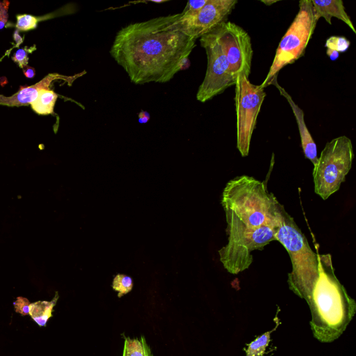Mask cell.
I'll return each instance as SVG.
<instances>
[{
    "label": "cell",
    "instance_id": "cell-12",
    "mask_svg": "<svg viewBox=\"0 0 356 356\" xmlns=\"http://www.w3.org/2000/svg\"><path fill=\"white\" fill-rule=\"evenodd\" d=\"M83 73L74 76H65L58 73L47 74L41 81L29 86H21L19 90L10 97L0 95V105L7 106H20L31 104L38 97L40 92L44 89H50L51 83L57 80L67 81L69 85Z\"/></svg>",
    "mask_w": 356,
    "mask_h": 356
},
{
    "label": "cell",
    "instance_id": "cell-27",
    "mask_svg": "<svg viewBox=\"0 0 356 356\" xmlns=\"http://www.w3.org/2000/svg\"><path fill=\"white\" fill-rule=\"evenodd\" d=\"M22 70H23L24 75L27 78H33L35 74V69L31 66L26 65Z\"/></svg>",
    "mask_w": 356,
    "mask_h": 356
},
{
    "label": "cell",
    "instance_id": "cell-23",
    "mask_svg": "<svg viewBox=\"0 0 356 356\" xmlns=\"http://www.w3.org/2000/svg\"><path fill=\"white\" fill-rule=\"evenodd\" d=\"M31 302L24 297L19 296L13 302L15 310L23 316L28 315L29 313V306Z\"/></svg>",
    "mask_w": 356,
    "mask_h": 356
},
{
    "label": "cell",
    "instance_id": "cell-4",
    "mask_svg": "<svg viewBox=\"0 0 356 356\" xmlns=\"http://www.w3.org/2000/svg\"><path fill=\"white\" fill-rule=\"evenodd\" d=\"M276 240L286 250L292 264L288 274L289 288L301 298L307 295L318 275L317 252L311 248L307 238L277 200L274 207Z\"/></svg>",
    "mask_w": 356,
    "mask_h": 356
},
{
    "label": "cell",
    "instance_id": "cell-11",
    "mask_svg": "<svg viewBox=\"0 0 356 356\" xmlns=\"http://www.w3.org/2000/svg\"><path fill=\"white\" fill-rule=\"evenodd\" d=\"M237 3L236 0H207L195 12L181 13V29L186 35L198 39L227 21Z\"/></svg>",
    "mask_w": 356,
    "mask_h": 356
},
{
    "label": "cell",
    "instance_id": "cell-24",
    "mask_svg": "<svg viewBox=\"0 0 356 356\" xmlns=\"http://www.w3.org/2000/svg\"><path fill=\"white\" fill-rule=\"evenodd\" d=\"M10 2L7 0L0 1V29L6 26L8 19V7Z\"/></svg>",
    "mask_w": 356,
    "mask_h": 356
},
{
    "label": "cell",
    "instance_id": "cell-5",
    "mask_svg": "<svg viewBox=\"0 0 356 356\" xmlns=\"http://www.w3.org/2000/svg\"><path fill=\"white\" fill-rule=\"evenodd\" d=\"M318 21L312 1H299L298 13L278 44L269 71L260 84L262 88L270 85L284 67L295 63L305 54Z\"/></svg>",
    "mask_w": 356,
    "mask_h": 356
},
{
    "label": "cell",
    "instance_id": "cell-22",
    "mask_svg": "<svg viewBox=\"0 0 356 356\" xmlns=\"http://www.w3.org/2000/svg\"><path fill=\"white\" fill-rule=\"evenodd\" d=\"M35 49V45L28 47L25 46L22 49H19L14 54L12 57V60L16 63L18 66L23 69L24 67L28 65L29 63V54L33 52Z\"/></svg>",
    "mask_w": 356,
    "mask_h": 356
},
{
    "label": "cell",
    "instance_id": "cell-1",
    "mask_svg": "<svg viewBox=\"0 0 356 356\" xmlns=\"http://www.w3.org/2000/svg\"><path fill=\"white\" fill-rule=\"evenodd\" d=\"M180 17H158L118 31L110 54L134 83H165L184 67L197 39L181 31Z\"/></svg>",
    "mask_w": 356,
    "mask_h": 356
},
{
    "label": "cell",
    "instance_id": "cell-21",
    "mask_svg": "<svg viewBox=\"0 0 356 356\" xmlns=\"http://www.w3.org/2000/svg\"><path fill=\"white\" fill-rule=\"evenodd\" d=\"M350 45V42L343 36H330L329 37L325 44V47L339 53L346 51Z\"/></svg>",
    "mask_w": 356,
    "mask_h": 356
},
{
    "label": "cell",
    "instance_id": "cell-19",
    "mask_svg": "<svg viewBox=\"0 0 356 356\" xmlns=\"http://www.w3.org/2000/svg\"><path fill=\"white\" fill-rule=\"evenodd\" d=\"M50 14L45 16L37 17L29 14L17 15L16 16V29L26 31L37 27L38 23L50 18Z\"/></svg>",
    "mask_w": 356,
    "mask_h": 356
},
{
    "label": "cell",
    "instance_id": "cell-6",
    "mask_svg": "<svg viewBox=\"0 0 356 356\" xmlns=\"http://www.w3.org/2000/svg\"><path fill=\"white\" fill-rule=\"evenodd\" d=\"M354 152L351 140L341 136L327 142L313 168L314 191L323 200L337 192L352 167Z\"/></svg>",
    "mask_w": 356,
    "mask_h": 356
},
{
    "label": "cell",
    "instance_id": "cell-28",
    "mask_svg": "<svg viewBox=\"0 0 356 356\" xmlns=\"http://www.w3.org/2000/svg\"><path fill=\"white\" fill-rule=\"evenodd\" d=\"M13 38H14V40L16 42L15 47H19V44H21L24 41V38H22L20 36V35L19 33V31L17 29H16L14 31Z\"/></svg>",
    "mask_w": 356,
    "mask_h": 356
},
{
    "label": "cell",
    "instance_id": "cell-2",
    "mask_svg": "<svg viewBox=\"0 0 356 356\" xmlns=\"http://www.w3.org/2000/svg\"><path fill=\"white\" fill-rule=\"evenodd\" d=\"M318 275L304 297L312 315L314 337L323 343L337 339L350 323L356 311L355 301L336 277L330 254H319Z\"/></svg>",
    "mask_w": 356,
    "mask_h": 356
},
{
    "label": "cell",
    "instance_id": "cell-15",
    "mask_svg": "<svg viewBox=\"0 0 356 356\" xmlns=\"http://www.w3.org/2000/svg\"><path fill=\"white\" fill-rule=\"evenodd\" d=\"M59 298L56 292L54 298L50 300H38L31 303L29 314L31 318L40 326H46L48 320L52 316V312Z\"/></svg>",
    "mask_w": 356,
    "mask_h": 356
},
{
    "label": "cell",
    "instance_id": "cell-13",
    "mask_svg": "<svg viewBox=\"0 0 356 356\" xmlns=\"http://www.w3.org/2000/svg\"><path fill=\"white\" fill-rule=\"evenodd\" d=\"M270 84L277 87L280 94L286 98L289 104L297 122L305 156L312 163L314 167L318 161L317 147L306 125L303 111L295 103L289 93L278 84L277 77L274 78Z\"/></svg>",
    "mask_w": 356,
    "mask_h": 356
},
{
    "label": "cell",
    "instance_id": "cell-9",
    "mask_svg": "<svg viewBox=\"0 0 356 356\" xmlns=\"http://www.w3.org/2000/svg\"><path fill=\"white\" fill-rule=\"evenodd\" d=\"M214 29L200 38L207 57L205 76L196 94V99L202 103L235 85L236 79L229 71V63Z\"/></svg>",
    "mask_w": 356,
    "mask_h": 356
},
{
    "label": "cell",
    "instance_id": "cell-16",
    "mask_svg": "<svg viewBox=\"0 0 356 356\" xmlns=\"http://www.w3.org/2000/svg\"><path fill=\"white\" fill-rule=\"evenodd\" d=\"M58 94L50 89L40 92L37 98L31 104L32 109L40 115H49L54 113Z\"/></svg>",
    "mask_w": 356,
    "mask_h": 356
},
{
    "label": "cell",
    "instance_id": "cell-17",
    "mask_svg": "<svg viewBox=\"0 0 356 356\" xmlns=\"http://www.w3.org/2000/svg\"><path fill=\"white\" fill-rule=\"evenodd\" d=\"M124 356H154L144 337L124 339Z\"/></svg>",
    "mask_w": 356,
    "mask_h": 356
},
{
    "label": "cell",
    "instance_id": "cell-14",
    "mask_svg": "<svg viewBox=\"0 0 356 356\" xmlns=\"http://www.w3.org/2000/svg\"><path fill=\"white\" fill-rule=\"evenodd\" d=\"M313 5L315 16L318 20L323 17L329 24H332V17H336L344 22L356 34V29L346 11L343 2L341 0L317 1L311 0Z\"/></svg>",
    "mask_w": 356,
    "mask_h": 356
},
{
    "label": "cell",
    "instance_id": "cell-7",
    "mask_svg": "<svg viewBox=\"0 0 356 356\" xmlns=\"http://www.w3.org/2000/svg\"><path fill=\"white\" fill-rule=\"evenodd\" d=\"M226 233L227 243L218 250V254L224 268L233 275L250 266L253 251L261 250L270 242L277 241L274 227L270 225L257 228L227 225Z\"/></svg>",
    "mask_w": 356,
    "mask_h": 356
},
{
    "label": "cell",
    "instance_id": "cell-26",
    "mask_svg": "<svg viewBox=\"0 0 356 356\" xmlns=\"http://www.w3.org/2000/svg\"><path fill=\"white\" fill-rule=\"evenodd\" d=\"M150 115L148 112L141 111L138 114V122L141 124H145L149 121Z\"/></svg>",
    "mask_w": 356,
    "mask_h": 356
},
{
    "label": "cell",
    "instance_id": "cell-18",
    "mask_svg": "<svg viewBox=\"0 0 356 356\" xmlns=\"http://www.w3.org/2000/svg\"><path fill=\"white\" fill-rule=\"evenodd\" d=\"M273 330L265 332L248 344L245 349V356H264Z\"/></svg>",
    "mask_w": 356,
    "mask_h": 356
},
{
    "label": "cell",
    "instance_id": "cell-8",
    "mask_svg": "<svg viewBox=\"0 0 356 356\" xmlns=\"http://www.w3.org/2000/svg\"><path fill=\"white\" fill-rule=\"evenodd\" d=\"M234 86L236 147L245 157L249 154L252 133L266 92L264 88L252 83L245 75L238 76Z\"/></svg>",
    "mask_w": 356,
    "mask_h": 356
},
{
    "label": "cell",
    "instance_id": "cell-29",
    "mask_svg": "<svg viewBox=\"0 0 356 356\" xmlns=\"http://www.w3.org/2000/svg\"><path fill=\"white\" fill-rule=\"evenodd\" d=\"M326 54L327 56L333 61L336 60L339 56V52L328 49L326 50Z\"/></svg>",
    "mask_w": 356,
    "mask_h": 356
},
{
    "label": "cell",
    "instance_id": "cell-20",
    "mask_svg": "<svg viewBox=\"0 0 356 356\" xmlns=\"http://www.w3.org/2000/svg\"><path fill=\"white\" fill-rule=\"evenodd\" d=\"M133 285V280L131 277L124 274H118L113 278L112 288L118 292V296L120 298L130 292Z\"/></svg>",
    "mask_w": 356,
    "mask_h": 356
},
{
    "label": "cell",
    "instance_id": "cell-30",
    "mask_svg": "<svg viewBox=\"0 0 356 356\" xmlns=\"http://www.w3.org/2000/svg\"><path fill=\"white\" fill-rule=\"evenodd\" d=\"M261 2H262L263 3H264L266 6H271L272 4L275 3H277V1H270V0H267V1H261Z\"/></svg>",
    "mask_w": 356,
    "mask_h": 356
},
{
    "label": "cell",
    "instance_id": "cell-31",
    "mask_svg": "<svg viewBox=\"0 0 356 356\" xmlns=\"http://www.w3.org/2000/svg\"><path fill=\"white\" fill-rule=\"evenodd\" d=\"M122 356H124V355H122Z\"/></svg>",
    "mask_w": 356,
    "mask_h": 356
},
{
    "label": "cell",
    "instance_id": "cell-10",
    "mask_svg": "<svg viewBox=\"0 0 356 356\" xmlns=\"http://www.w3.org/2000/svg\"><path fill=\"white\" fill-rule=\"evenodd\" d=\"M214 29L229 63L231 74L236 79L239 75L249 78L253 49L248 32L229 21L222 22Z\"/></svg>",
    "mask_w": 356,
    "mask_h": 356
},
{
    "label": "cell",
    "instance_id": "cell-25",
    "mask_svg": "<svg viewBox=\"0 0 356 356\" xmlns=\"http://www.w3.org/2000/svg\"><path fill=\"white\" fill-rule=\"evenodd\" d=\"M207 0H191L187 2L183 12L193 13L200 10L207 3Z\"/></svg>",
    "mask_w": 356,
    "mask_h": 356
},
{
    "label": "cell",
    "instance_id": "cell-3",
    "mask_svg": "<svg viewBox=\"0 0 356 356\" xmlns=\"http://www.w3.org/2000/svg\"><path fill=\"white\" fill-rule=\"evenodd\" d=\"M276 200L264 182L241 175L226 184L220 202L227 225L257 228L264 225L273 227Z\"/></svg>",
    "mask_w": 356,
    "mask_h": 356
}]
</instances>
